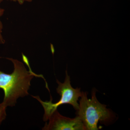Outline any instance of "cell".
I'll return each mask as SVG.
<instances>
[{"instance_id": "6da1fadb", "label": "cell", "mask_w": 130, "mask_h": 130, "mask_svg": "<svg viewBox=\"0 0 130 130\" xmlns=\"http://www.w3.org/2000/svg\"><path fill=\"white\" fill-rule=\"evenodd\" d=\"M13 64L14 71L8 74L0 70V89L4 91V100L3 103L7 107L15 106L17 100L20 97H24L29 94L28 91L30 82L34 77H41L42 75H38L31 70L28 65L27 71L23 63L17 59L7 58Z\"/></svg>"}, {"instance_id": "7a4b0ae2", "label": "cell", "mask_w": 130, "mask_h": 130, "mask_svg": "<svg viewBox=\"0 0 130 130\" xmlns=\"http://www.w3.org/2000/svg\"><path fill=\"white\" fill-rule=\"evenodd\" d=\"M96 90L93 89L91 99H88L86 92L82 91L77 115L83 123L86 130H98V124L106 123L111 120L112 112L106 105L100 103L96 96Z\"/></svg>"}, {"instance_id": "3957f363", "label": "cell", "mask_w": 130, "mask_h": 130, "mask_svg": "<svg viewBox=\"0 0 130 130\" xmlns=\"http://www.w3.org/2000/svg\"><path fill=\"white\" fill-rule=\"evenodd\" d=\"M66 78L64 83H62L56 79V82L58 85L56 91L61 96L60 99L58 102L53 103L52 99L49 101L43 102L40 99L39 96H32L43 107L44 111L43 117L44 121H48L51 114L57 109L58 107L63 104H70L76 111L79 108V104L78 101V98L81 97L82 95L81 89L78 88L74 89L72 88L71 84L70 77L68 74L67 71H66Z\"/></svg>"}, {"instance_id": "277c9868", "label": "cell", "mask_w": 130, "mask_h": 130, "mask_svg": "<svg viewBox=\"0 0 130 130\" xmlns=\"http://www.w3.org/2000/svg\"><path fill=\"white\" fill-rule=\"evenodd\" d=\"M48 123H46L43 130H86L78 116L72 119L62 116L57 109L50 117Z\"/></svg>"}, {"instance_id": "5b68a950", "label": "cell", "mask_w": 130, "mask_h": 130, "mask_svg": "<svg viewBox=\"0 0 130 130\" xmlns=\"http://www.w3.org/2000/svg\"><path fill=\"white\" fill-rule=\"evenodd\" d=\"M7 107L5 106L3 103L0 104V125L6 117V109Z\"/></svg>"}, {"instance_id": "8992f818", "label": "cell", "mask_w": 130, "mask_h": 130, "mask_svg": "<svg viewBox=\"0 0 130 130\" xmlns=\"http://www.w3.org/2000/svg\"><path fill=\"white\" fill-rule=\"evenodd\" d=\"M5 9L0 7V18L4 14ZM3 28V25L2 22L0 20V44H3L5 43V41L3 38L2 35V30Z\"/></svg>"}, {"instance_id": "52a82bcc", "label": "cell", "mask_w": 130, "mask_h": 130, "mask_svg": "<svg viewBox=\"0 0 130 130\" xmlns=\"http://www.w3.org/2000/svg\"><path fill=\"white\" fill-rule=\"evenodd\" d=\"M7 1H11L18 2L20 5H22L25 2H31L32 0H7Z\"/></svg>"}, {"instance_id": "ba28073f", "label": "cell", "mask_w": 130, "mask_h": 130, "mask_svg": "<svg viewBox=\"0 0 130 130\" xmlns=\"http://www.w3.org/2000/svg\"><path fill=\"white\" fill-rule=\"evenodd\" d=\"M3 1V0H0V3H1Z\"/></svg>"}]
</instances>
